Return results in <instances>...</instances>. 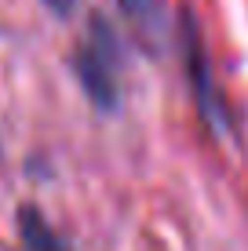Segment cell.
<instances>
[{
	"label": "cell",
	"instance_id": "7a4b0ae2",
	"mask_svg": "<svg viewBox=\"0 0 248 251\" xmlns=\"http://www.w3.org/2000/svg\"><path fill=\"white\" fill-rule=\"evenodd\" d=\"M186 73L193 80V95H197V106L204 109V120L212 124H223V102H219V91L212 84V69H208V55H204V44H201V33L193 19L186 15Z\"/></svg>",
	"mask_w": 248,
	"mask_h": 251
},
{
	"label": "cell",
	"instance_id": "6da1fadb",
	"mask_svg": "<svg viewBox=\"0 0 248 251\" xmlns=\"http://www.w3.org/2000/svg\"><path fill=\"white\" fill-rule=\"evenodd\" d=\"M117 37L106 25V19L91 22V33L73 55V73L81 80L84 95L91 99V106H99L102 113L117 109L121 102V88H117Z\"/></svg>",
	"mask_w": 248,
	"mask_h": 251
},
{
	"label": "cell",
	"instance_id": "5b68a950",
	"mask_svg": "<svg viewBox=\"0 0 248 251\" xmlns=\"http://www.w3.org/2000/svg\"><path fill=\"white\" fill-rule=\"evenodd\" d=\"M44 4H48L55 15H70L73 7H77V0H44Z\"/></svg>",
	"mask_w": 248,
	"mask_h": 251
},
{
	"label": "cell",
	"instance_id": "277c9868",
	"mask_svg": "<svg viewBox=\"0 0 248 251\" xmlns=\"http://www.w3.org/2000/svg\"><path fill=\"white\" fill-rule=\"evenodd\" d=\"M121 4V11L139 25L142 33H161L165 29V7H161V0H117Z\"/></svg>",
	"mask_w": 248,
	"mask_h": 251
},
{
	"label": "cell",
	"instance_id": "3957f363",
	"mask_svg": "<svg viewBox=\"0 0 248 251\" xmlns=\"http://www.w3.org/2000/svg\"><path fill=\"white\" fill-rule=\"evenodd\" d=\"M19 240H22L26 251H73L51 229V222L40 215V207H33V204L19 207Z\"/></svg>",
	"mask_w": 248,
	"mask_h": 251
}]
</instances>
